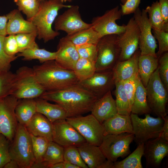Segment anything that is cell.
I'll return each mask as SVG.
<instances>
[{
	"label": "cell",
	"mask_w": 168,
	"mask_h": 168,
	"mask_svg": "<svg viewBox=\"0 0 168 168\" xmlns=\"http://www.w3.org/2000/svg\"><path fill=\"white\" fill-rule=\"evenodd\" d=\"M39 98L60 105L66 111L67 117L82 115L91 112L98 99L79 84L60 90L45 91Z\"/></svg>",
	"instance_id": "cell-1"
},
{
	"label": "cell",
	"mask_w": 168,
	"mask_h": 168,
	"mask_svg": "<svg viewBox=\"0 0 168 168\" xmlns=\"http://www.w3.org/2000/svg\"><path fill=\"white\" fill-rule=\"evenodd\" d=\"M33 69L37 79L46 91L61 90L79 82L73 71L59 66L55 60L35 66Z\"/></svg>",
	"instance_id": "cell-2"
},
{
	"label": "cell",
	"mask_w": 168,
	"mask_h": 168,
	"mask_svg": "<svg viewBox=\"0 0 168 168\" xmlns=\"http://www.w3.org/2000/svg\"><path fill=\"white\" fill-rule=\"evenodd\" d=\"M63 3L60 0H45L41 2L37 13L33 17L27 20L35 26L39 39L43 40L46 43L54 40L60 35L58 31L53 30L52 26L59 10L71 6Z\"/></svg>",
	"instance_id": "cell-3"
},
{
	"label": "cell",
	"mask_w": 168,
	"mask_h": 168,
	"mask_svg": "<svg viewBox=\"0 0 168 168\" xmlns=\"http://www.w3.org/2000/svg\"><path fill=\"white\" fill-rule=\"evenodd\" d=\"M9 153L11 159L15 161L20 168H31L35 162L30 134L19 123L10 143Z\"/></svg>",
	"instance_id": "cell-4"
},
{
	"label": "cell",
	"mask_w": 168,
	"mask_h": 168,
	"mask_svg": "<svg viewBox=\"0 0 168 168\" xmlns=\"http://www.w3.org/2000/svg\"><path fill=\"white\" fill-rule=\"evenodd\" d=\"M15 74L11 95L18 99L39 98L46 91L37 79L33 68L22 66Z\"/></svg>",
	"instance_id": "cell-5"
},
{
	"label": "cell",
	"mask_w": 168,
	"mask_h": 168,
	"mask_svg": "<svg viewBox=\"0 0 168 168\" xmlns=\"http://www.w3.org/2000/svg\"><path fill=\"white\" fill-rule=\"evenodd\" d=\"M96 45V71L112 70L118 62L120 54L118 35H104L100 38Z\"/></svg>",
	"instance_id": "cell-6"
},
{
	"label": "cell",
	"mask_w": 168,
	"mask_h": 168,
	"mask_svg": "<svg viewBox=\"0 0 168 168\" xmlns=\"http://www.w3.org/2000/svg\"><path fill=\"white\" fill-rule=\"evenodd\" d=\"M146 89L147 102L151 113L164 118L167 115L168 90L161 80L158 67L152 74Z\"/></svg>",
	"instance_id": "cell-7"
},
{
	"label": "cell",
	"mask_w": 168,
	"mask_h": 168,
	"mask_svg": "<svg viewBox=\"0 0 168 168\" xmlns=\"http://www.w3.org/2000/svg\"><path fill=\"white\" fill-rule=\"evenodd\" d=\"M130 116L134 136L133 140L138 145L160 137L164 123V118H154L150 114H145L144 119L132 113Z\"/></svg>",
	"instance_id": "cell-8"
},
{
	"label": "cell",
	"mask_w": 168,
	"mask_h": 168,
	"mask_svg": "<svg viewBox=\"0 0 168 168\" xmlns=\"http://www.w3.org/2000/svg\"><path fill=\"white\" fill-rule=\"evenodd\" d=\"M66 119L87 142L98 146H100L104 135V128L102 124L91 114L86 116L67 117Z\"/></svg>",
	"instance_id": "cell-9"
},
{
	"label": "cell",
	"mask_w": 168,
	"mask_h": 168,
	"mask_svg": "<svg viewBox=\"0 0 168 168\" xmlns=\"http://www.w3.org/2000/svg\"><path fill=\"white\" fill-rule=\"evenodd\" d=\"M134 137L133 133H128L106 135L99 147L106 159L114 162L130 153V145Z\"/></svg>",
	"instance_id": "cell-10"
},
{
	"label": "cell",
	"mask_w": 168,
	"mask_h": 168,
	"mask_svg": "<svg viewBox=\"0 0 168 168\" xmlns=\"http://www.w3.org/2000/svg\"><path fill=\"white\" fill-rule=\"evenodd\" d=\"M133 17L140 30L139 47L141 55H150L156 56L157 45L152 33V28L145 9L138 8L133 13Z\"/></svg>",
	"instance_id": "cell-11"
},
{
	"label": "cell",
	"mask_w": 168,
	"mask_h": 168,
	"mask_svg": "<svg viewBox=\"0 0 168 168\" xmlns=\"http://www.w3.org/2000/svg\"><path fill=\"white\" fill-rule=\"evenodd\" d=\"M18 100L11 95L0 100V133L4 135L11 142L18 123L15 112Z\"/></svg>",
	"instance_id": "cell-12"
},
{
	"label": "cell",
	"mask_w": 168,
	"mask_h": 168,
	"mask_svg": "<svg viewBox=\"0 0 168 168\" xmlns=\"http://www.w3.org/2000/svg\"><path fill=\"white\" fill-rule=\"evenodd\" d=\"M122 16L121 9L117 6L106 11L101 16L94 17L91 23L92 27L100 37L111 34L119 35L124 32L125 28V25H119L116 22Z\"/></svg>",
	"instance_id": "cell-13"
},
{
	"label": "cell",
	"mask_w": 168,
	"mask_h": 168,
	"mask_svg": "<svg viewBox=\"0 0 168 168\" xmlns=\"http://www.w3.org/2000/svg\"><path fill=\"white\" fill-rule=\"evenodd\" d=\"M140 30L133 17L125 25L124 32L118 35L120 54L118 61H122L130 58L138 49Z\"/></svg>",
	"instance_id": "cell-14"
},
{
	"label": "cell",
	"mask_w": 168,
	"mask_h": 168,
	"mask_svg": "<svg viewBox=\"0 0 168 168\" xmlns=\"http://www.w3.org/2000/svg\"><path fill=\"white\" fill-rule=\"evenodd\" d=\"M52 141L64 147H77L86 142L83 137L66 120L62 119L53 123Z\"/></svg>",
	"instance_id": "cell-15"
},
{
	"label": "cell",
	"mask_w": 168,
	"mask_h": 168,
	"mask_svg": "<svg viewBox=\"0 0 168 168\" xmlns=\"http://www.w3.org/2000/svg\"><path fill=\"white\" fill-rule=\"evenodd\" d=\"M55 30H62L71 34L80 30L91 27V23L82 19L78 5H71L62 14L57 16L54 21Z\"/></svg>",
	"instance_id": "cell-16"
},
{
	"label": "cell",
	"mask_w": 168,
	"mask_h": 168,
	"mask_svg": "<svg viewBox=\"0 0 168 168\" xmlns=\"http://www.w3.org/2000/svg\"><path fill=\"white\" fill-rule=\"evenodd\" d=\"M78 84L99 99L108 91H111L115 86L113 70L96 71L91 77L79 82Z\"/></svg>",
	"instance_id": "cell-17"
},
{
	"label": "cell",
	"mask_w": 168,
	"mask_h": 168,
	"mask_svg": "<svg viewBox=\"0 0 168 168\" xmlns=\"http://www.w3.org/2000/svg\"><path fill=\"white\" fill-rule=\"evenodd\" d=\"M168 153V142L160 137L149 140L144 145L143 156L146 160V168L160 167Z\"/></svg>",
	"instance_id": "cell-18"
},
{
	"label": "cell",
	"mask_w": 168,
	"mask_h": 168,
	"mask_svg": "<svg viewBox=\"0 0 168 168\" xmlns=\"http://www.w3.org/2000/svg\"><path fill=\"white\" fill-rule=\"evenodd\" d=\"M56 51L55 61L57 64L73 71L75 65L80 58L76 46L65 36L59 40Z\"/></svg>",
	"instance_id": "cell-19"
},
{
	"label": "cell",
	"mask_w": 168,
	"mask_h": 168,
	"mask_svg": "<svg viewBox=\"0 0 168 168\" xmlns=\"http://www.w3.org/2000/svg\"><path fill=\"white\" fill-rule=\"evenodd\" d=\"M91 112L101 124L118 113L115 101L112 96L111 91L98 99Z\"/></svg>",
	"instance_id": "cell-20"
},
{
	"label": "cell",
	"mask_w": 168,
	"mask_h": 168,
	"mask_svg": "<svg viewBox=\"0 0 168 168\" xmlns=\"http://www.w3.org/2000/svg\"><path fill=\"white\" fill-rule=\"evenodd\" d=\"M140 55L138 49L128 59L117 62L112 69L115 82H122L138 72V60Z\"/></svg>",
	"instance_id": "cell-21"
},
{
	"label": "cell",
	"mask_w": 168,
	"mask_h": 168,
	"mask_svg": "<svg viewBox=\"0 0 168 168\" xmlns=\"http://www.w3.org/2000/svg\"><path fill=\"white\" fill-rule=\"evenodd\" d=\"M8 21L7 35L29 33L37 31L35 26L30 21L25 20L18 9H15L6 15Z\"/></svg>",
	"instance_id": "cell-22"
},
{
	"label": "cell",
	"mask_w": 168,
	"mask_h": 168,
	"mask_svg": "<svg viewBox=\"0 0 168 168\" xmlns=\"http://www.w3.org/2000/svg\"><path fill=\"white\" fill-rule=\"evenodd\" d=\"M102 124L104 129V135L123 133H133L130 114L117 113L104 121Z\"/></svg>",
	"instance_id": "cell-23"
},
{
	"label": "cell",
	"mask_w": 168,
	"mask_h": 168,
	"mask_svg": "<svg viewBox=\"0 0 168 168\" xmlns=\"http://www.w3.org/2000/svg\"><path fill=\"white\" fill-rule=\"evenodd\" d=\"M25 127L30 134L52 141V123L42 114L36 112Z\"/></svg>",
	"instance_id": "cell-24"
},
{
	"label": "cell",
	"mask_w": 168,
	"mask_h": 168,
	"mask_svg": "<svg viewBox=\"0 0 168 168\" xmlns=\"http://www.w3.org/2000/svg\"><path fill=\"white\" fill-rule=\"evenodd\" d=\"M77 147L82 160L88 168H101L106 160L99 146L86 142Z\"/></svg>",
	"instance_id": "cell-25"
},
{
	"label": "cell",
	"mask_w": 168,
	"mask_h": 168,
	"mask_svg": "<svg viewBox=\"0 0 168 168\" xmlns=\"http://www.w3.org/2000/svg\"><path fill=\"white\" fill-rule=\"evenodd\" d=\"M35 100L36 112L44 115L52 123L58 119L67 118L66 111L59 105L51 104L47 100L40 98Z\"/></svg>",
	"instance_id": "cell-26"
},
{
	"label": "cell",
	"mask_w": 168,
	"mask_h": 168,
	"mask_svg": "<svg viewBox=\"0 0 168 168\" xmlns=\"http://www.w3.org/2000/svg\"><path fill=\"white\" fill-rule=\"evenodd\" d=\"M36 112L35 99L18 100L15 112L18 123L25 127Z\"/></svg>",
	"instance_id": "cell-27"
},
{
	"label": "cell",
	"mask_w": 168,
	"mask_h": 168,
	"mask_svg": "<svg viewBox=\"0 0 168 168\" xmlns=\"http://www.w3.org/2000/svg\"><path fill=\"white\" fill-rule=\"evenodd\" d=\"M158 66V58L150 55H140L138 63V72L141 82L146 87L152 73Z\"/></svg>",
	"instance_id": "cell-28"
},
{
	"label": "cell",
	"mask_w": 168,
	"mask_h": 168,
	"mask_svg": "<svg viewBox=\"0 0 168 168\" xmlns=\"http://www.w3.org/2000/svg\"><path fill=\"white\" fill-rule=\"evenodd\" d=\"M131 113L141 115L151 113L147 100L146 87L141 82H139L135 93Z\"/></svg>",
	"instance_id": "cell-29"
},
{
	"label": "cell",
	"mask_w": 168,
	"mask_h": 168,
	"mask_svg": "<svg viewBox=\"0 0 168 168\" xmlns=\"http://www.w3.org/2000/svg\"><path fill=\"white\" fill-rule=\"evenodd\" d=\"M75 46L85 44H96L101 38L91 27L84 29L65 36Z\"/></svg>",
	"instance_id": "cell-30"
},
{
	"label": "cell",
	"mask_w": 168,
	"mask_h": 168,
	"mask_svg": "<svg viewBox=\"0 0 168 168\" xmlns=\"http://www.w3.org/2000/svg\"><path fill=\"white\" fill-rule=\"evenodd\" d=\"M57 54V51L51 52L44 49H40L39 47L27 49L18 53L17 56L22 57V60L29 61L37 59L40 63L55 60Z\"/></svg>",
	"instance_id": "cell-31"
},
{
	"label": "cell",
	"mask_w": 168,
	"mask_h": 168,
	"mask_svg": "<svg viewBox=\"0 0 168 168\" xmlns=\"http://www.w3.org/2000/svg\"><path fill=\"white\" fill-rule=\"evenodd\" d=\"M145 10L152 29L168 32V24L166 23L163 19L158 1L153 2L151 6H147Z\"/></svg>",
	"instance_id": "cell-32"
},
{
	"label": "cell",
	"mask_w": 168,
	"mask_h": 168,
	"mask_svg": "<svg viewBox=\"0 0 168 168\" xmlns=\"http://www.w3.org/2000/svg\"><path fill=\"white\" fill-rule=\"evenodd\" d=\"M144 145H138L136 149L124 160L114 162L113 168H142L141 159L143 155Z\"/></svg>",
	"instance_id": "cell-33"
},
{
	"label": "cell",
	"mask_w": 168,
	"mask_h": 168,
	"mask_svg": "<svg viewBox=\"0 0 168 168\" xmlns=\"http://www.w3.org/2000/svg\"><path fill=\"white\" fill-rule=\"evenodd\" d=\"M96 63L80 58L76 63L73 71L79 82L92 76L96 71Z\"/></svg>",
	"instance_id": "cell-34"
},
{
	"label": "cell",
	"mask_w": 168,
	"mask_h": 168,
	"mask_svg": "<svg viewBox=\"0 0 168 168\" xmlns=\"http://www.w3.org/2000/svg\"><path fill=\"white\" fill-rule=\"evenodd\" d=\"M64 147L56 142L49 141L43 157V161L49 166L56 163L64 161Z\"/></svg>",
	"instance_id": "cell-35"
},
{
	"label": "cell",
	"mask_w": 168,
	"mask_h": 168,
	"mask_svg": "<svg viewBox=\"0 0 168 168\" xmlns=\"http://www.w3.org/2000/svg\"><path fill=\"white\" fill-rule=\"evenodd\" d=\"M114 95L118 113L122 114H130L128 99L125 91L122 82H115Z\"/></svg>",
	"instance_id": "cell-36"
},
{
	"label": "cell",
	"mask_w": 168,
	"mask_h": 168,
	"mask_svg": "<svg viewBox=\"0 0 168 168\" xmlns=\"http://www.w3.org/2000/svg\"><path fill=\"white\" fill-rule=\"evenodd\" d=\"M30 135L35 162L42 161L49 141L44 137L36 136L30 134Z\"/></svg>",
	"instance_id": "cell-37"
},
{
	"label": "cell",
	"mask_w": 168,
	"mask_h": 168,
	"mask_svg": "<svg viewBox=\"0 0 168 168\" xmlns=\"http://www.w3.org/2000/svg\"><path fill=\"white\" fill-rule=\"evenodd\" d=\"M15 74L9 71L0 72V100L12 95Z\"/></svg>",
	"instance_id": "cell-38"
},
{
	"label": "cell",
	"mask_w": 168,
	"mask_h": 168,
	"mask_svg": "<svg viewBox=\"0 0 168 168\" xmlns=\"http://www.w3.org/2000/svg\"><path fill=\"white\" fill-rule=\"evenodd\" d=\"M18 9L27 17V20L33 17L37 13L40 2L38 0H14Z\"/></svg>",
	"instance_id": "cell-39"
},
{
	"label": "cell",
	"mask_w": 168,
	"mask_h": 168,
	"mask_svg": "<svg viewBox=\"0 0 168 168\" xmlns=\"http://www.w3.org/2000/svg\"><path fill=\"white\" fill-rule=\"evenodd\" d=\"M37 35V31L16 35L19 53L27 49L38 47V45L35 41Z\"/></svg>",
	"instance_id": "cell-40"
},
{
	"label": "cell",
	"mask_w": 168,
	"mask_h": 168,
	"mask_svg": "<svg viewBox=\"0 0 168 168\" xmlns=\"http://www.w3.org/2000/svg\"><path fill=\"white\" fill-rule=\"evenodd\" d=\"M64 161L69 162L80 168H88V167L82 160L76 146H69L64 147Z\"/></svg>",
	"instance_id": "cell-41"
},
{
	"label": "cell",
	"mask_w": 168,
	"mask_h": 168,
	"mask_svg": "<svg viewBox=\"0 0 168 168\" xmlns=\"http://www.w3.org/2000/svg\"><path fill=\"white\" fill-rule=\"evenodd\" d=\"M140 81L139 75L138 72L130 78L122 82L128 99L130 112L136 89Z\"/></svg>",
	"instance_id": "cell-42"
},
{
	"label": "cell",
	"mask_w": 168,
	"mask_h": 168,
	"mask_svg": "<svg viewBox=\"0 0 168 168\" xmlns=\"http://www.w3.org/2000/svg\"><path fill=\"white\" fill-rule=\"evenodd\" d=\"M80 58H84L96 63L97 56L96 44H85L76 46Z\"/></svg>",
	"instance_id": "cell-43"
},
{
	"label": "cell",
	"mask_w": 168,
	"mask_h": 168,
	"mask_svg": "<svg viewBox=\"0 0 168 168\" xmlns=\"http://www.w3.org/2000/svg\"><path fill=\"white\" fill-rule=\"evenodd\" d=\"M5 36L0 35V72L9 71L11 63L18 57L16 55L9 56L5 53L3 48V41Z\"/></svg>",
	"instance_id": "cell-44"
},
{
	"label": "cell",
	"mask_w": 168,
	"mask_h": 168,
	"mask_svg": "<svg viewBox=\"0 0 168 168\" xmlns=\"http://www.w3.org/2000/svg\"><path fill=\"white\" fill-rule=\"evenodd\" d=\"M154 36L158 43V50L156 55L159 57L168 51V32L156 29H152Z\"/></svg>",
	"instance_id": "cell-45"
},
{
	"label": "cell",
	"mask_w": 168,
	"mask_h": 168,
	"mask_svg": "<svg viewBox=\"0 0 168 168\" xmlns=\"http://www.w3.org/2000/svg\"><path fill=\"white\" fill-rule=\"evenodd\" d=\"M10 143L4 135L0 133V168H4L11 160L9 153Z\"/></svg>",
	"instance_id": "cell-46"
},
{
	"label": "cell",
	"mask_w": 168,
	"mask_h": 168,
	"mask_svg": "<svg viewBox=\"0 0 168 168\" xmlns=\"http://www.w3.org/2000/svg\"><path fill=\"white\" fill-rule=\"evenodd\" d=\"M159 75L162 82L168 90V53L163 54L158 58Z\"/></svg>",
	"instance_id": "cell-47"
},
{
	"label": "cell",
	"mask_w": 168,
	"mask_h": 168,
	"mask_svg": "<svg viewBox=\"0 0 168 168\" xmlns=\"http://www.w3.org/2000/svg\"><path fill=\"white\" fill-rule=\"evenodd\" d=\"M4 51L9 56L16 55L19 53L18 47L15 35H9L5 36L3 41Z\"/></svg>",
	"instance_id": "cell-48"
},
{
	"label": "cell",
	"mask_w": 168,
	"mask_h": 168,
	"mask_svg": "<svg viewBox=\"0 0 168 168\" xmlns=\"http://www.w3.org/2000/svg\"><path fill=\"white\" fill-rule=\"evenodd\" d=\"M141 0H126L124 4H121L122 15L133 13L139 8Z\"/></svg>",
	"instance_id": "cell-49"
},
{
	"label": "cell",
	"mask_w": 168,
	"mask_h": 168,
	"mask_svg": "<svg viewBox=\"0 0 168 168\" xmlns=\"http://www.w3.org/2000/svg\"><path fill=\"white\" fill-rule=\"evenodd\" d=\"M158 2L163 19L168 24V0H159Z\"/></svg>",
	"instance_id": "cell-50"
},
{
	"label": "cell",
	"mask_w": 168,
	"mask_h": 168,
	"mask_svg": "<svg viewBox=\"0 0 168 168\" xmlns=\"http://www.w3.org/2000/svg\"><path fill=\"white\" fill-rule=\"evenodd\" d=\"M164 123L160 137L164 140L168 142V116L167 115L164 118Z\"/></svg>",
	"instance_id": "cell-51"
},
{
	"label": "cell",
	"mask_w": 168,
	"mask_h": 168,
	"mask_svg": "<svg viewBox=\"0 0 168 168\" xmlns=\"http://www.w3.org/2000/svg\"><path fill=\"white\" fill-rule=\"evenodd\" d=\"M8 19L5 16H0V35L6 36L7 35V25Z\"/></svg>",
	"instance_id": "cell-52"
},
{
	"label": "cell",
	"mask_w": 168,
	"mask_h": 168,
	"mask_svg": "<svg viewBox=\"0 0 168 168\" xmlns=\"http://www.w3.org/2000/svg\"><path fill=\"white\" fill-rule=\"evenodd\" d=\"M4 168H20L17 163L11 159L5 166Z\"/></svg>",
	"instance_id": "cell-53"
},
{
	"label": "cell",
	"mask_w": 168,
	"mask_h": 168,
	"mask_svg": "<svg viewBox=\"0 0 168 168\" xmlns=\"http://www.w3.org/2000/svg\"><path fill=\"white\" fill-rule=\"evenodd\" d=\"M31 168H48V166L44 161H42L39 162H35Z\"/></svg>",
	"instance_id": "cell-54"
},
{
	"label": "cell",
	"mask_w": 168,
	"mask_h": 168,
	"mask_svg": "<svg viewBox=\"0 0 168 168\" xmlns=\"http://www.w3.org/2000/svg\"><path fill=\"white\" fill-rule=\"evenodd\" d=\"M114 162L106 159L101 167V168H113Z\"/></svg>",
	"instance_id": "cell-55"
},
{
	"label": "cell",
	"mask_w": 168,
	"mask_h": 168,
	"mask_svg": "<svg viewBox=\"0 0 168 168\" xmlns=\"http://www.w3.org/2000/svg\"><path fill=\"white\" fill-rule=\"evenodd\" d=\"M64 168H80L78 166L69 162L63 161Z\"/></svg>",
	"instance_id": "cell-56"
},
{
	"label": "cell",
	"mask_w": 168,
	"mask_h": 168,
	"mask_svg": "<svg viewBox=\"0 0 168 168\" xmlns=\"http://www.w3.org/2000/svg\"><path fill=\"white\" fill-rule=\"evenodd\" d=\"M49 168H64V165L63 162H58L51 165Z\"/></svg>",
	"instance_id": "cell-57"
},
{
	"label": "cell",
	"mask_w": 168,
	"mask_h": 168,
	"mask_svg": "<svg viewBox=\"0 0 168 168\" xmlns=\"http://www.w3.org/2000/svg\"><path fill=\"white\" fill-rule=\"evenodd\" d=\"M60 0L63 3L64 2H70L72 1V0Z\"/></svg>",
	"instance_id": "cell-58"
},
{
	"label": "cell",
	"mask_w": 168,
	"mask_h": 168,
	"mask_svg": "<svg viewBox=\"0 0 168 168\" xmlns=\"http://www.w3.org/2000/svg\"><path fill=\"white\" fill-rule=\"evenodd\" d=\"M121 2H122V4H124L126 1V0H120Z\"/></svg>",
	"instance_id": "cell-59"
},
{
	"label": "cell",
	"mask_w": 168,
	"mask_h": 168,
	"mask_svg": "<svg viewBox=\"0 0 168 168\" xmlns=\"http://www.w3.org/2000/svg\"><path fill=\"white\" fill-rule=\"evenodd\" d=\"M40 2H42V1H44L45 0H38Z\"/></svg>",
	"instance_id": "cell-60"
}]
</instances>
